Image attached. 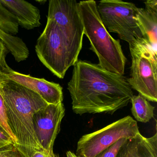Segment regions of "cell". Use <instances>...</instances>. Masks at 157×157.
<instances>
[{"instance_id":"1","label":"cell","mask_w":157,"mask_h":157,"mask_svg":"<svg viewBox=\"0 0 157 157\" xmlns=\"http://www.w3.org/2000/svg\"><path fill=\"white\" fill-rule=\"evenodd\" d=\"M72 109L77 114L114 113L131 101L132 89L125 77L98 64L78 60L68 83Z\"/></svg>"},{"instance_id":"2","label":"cell","mask_w":157,"mask_h":157,"mask_svg":"<svg viewBox=\"0 0 157 157\" xmlns=\"http://www.w3.org/2000/svg\"><path fill=\"white\" fill-rule=\"evenodd\" d=\"M0 93L9 125L17 140L14 147L21 157H32L34 152L44 150L36 135L33 117L48 104L33 91L10 80H0Z\"/></svg>"},{"instance_id":"3","label":"cell","mask_w":157,"mask_h":157,"mask_svg":"<svg viewBox=\"0 0 157 157\" xmlns=\"http://www.w3.org/2000/svg\"><path fill=\"white\" fill-rule=\"evenodd\" d=\"M78 10L84 28V34L90 40V49L99 59L98 65L115 74L123 76L127 59L120 41L113 38L103 24L96 2L80 1Z\"/></svg>"},{"instance_id":"4","label":"cell","mask_w":157,"mask_h":157,"mask_svg":"<svg viewBox=\"0 0 157 157\" xmlns=\"http://www.w3.org/2000/svg\"><path fill=\"white\" fill-rule=\"evenodd\" d=\"M82 42L63 31L52 20L37 40L36 52L41 62L54 75L63 79L78 60Z\"/></svg>"},{"instance_id":"5","label":"cell","mask_w":157,"mask_h":157,"mask_svg":"<svg viewBox=\"0 0 157 157\" xmlns=\"http://www.w3.org/2000/svg\"><path fill=\"white\" fill-rule=\"evenodd\" d=\"M129 47L132 63L128 82L148 101L156 102L157 52L143 38L129 44Z\"/></svg>"},{"instance_id":"6","label":"cell","mask_w":157,"mask_h":157,"mask_svg":"<svg viewBox=\"0 0 157 157\" xmlns=\"http://www.w3.org/2000/svg\"><path fill=\"white\" fill-rule=\"evenodd\" d=\"M101 21L108 33L131 44L143 38L137 19V7L121 0H101L97 4Z\"/></svg>"},{"instance_id":"7","label":"cell","mask_w":157,"mask_h":157,"mask_svg":"<svg viewBox=\"0 0 157 157\" xmlns=\"http://www.w3.org/2000/svg\"><path fill=\"white\" fill-rule=\"evenodd\" d=\"M140 133L136 121L128 116L82 136L77 144V155L78 157H95L121 139H131Z\"/></svg>"},{"instance_id":"8","label":"cell","mask_w":157,"mask_h":157,"mask_svg":"<svg viewBox=\"0 0 157 157\" xmlns=\"http://www.w3.org/2000/svg\"><path fill=\"white\" fill-rule=\"evenodd\" d=\"M65 114L63 103L48 104L35 113L33 126L38 141L43 148L54 154L53 147Z\"/></svg>"},{"instance_id":"9","label":"cell","mask_w":157,"mask_h":157,"mask_svg":"<svg viewBox=\"0 0 157 157\" xmlns=\"http://www.w3.org/2000/svg\"><path fill=\"white\" fill-rule=\"evenodd\" d=\"M48 19L79 41H83L84 28L80 15L78 3L75 0H50Z\"/></svg>"},{"instance_id":"10","label":"cell","mask_w":157,"mask_h":157,"mask_svg":"<svg viewBox=\"0 0 157 157\" xmlns=\"http://www.w3.org/2000/svg\"><path fill=\"white\" fill-rule=\"evenodd\" d=\"M8 79L19 83L39 94L48 104L62 102V88L58 83L16 72L8 66L0 74V80Z\"/></svg>"},{"instance_id":"11","label":"cell","mask_w":157,"mask_h":157,"mask_svg":"<svg viewBox=\"0 0 157 157\" xmlns=\"http://www.w3.org/2000/svg\"><path fill=\"white\" fill-rule=\"evenodd\" d=\"M0 2L14 15L18 24L26 30L41 25V15L38 8L24 0H0Z\"/></svg>"},{"instance_id":"12","label":"cell","mask_w":157,"mask_h":157,"mask_svg":"<svg viewBox=\"0 0 157 157\" xmlns=\"http://www.w3.org/2000/svg\"><path fill=\"white\" fill-rule=\"evenodd\" d=\"M116 157H157V133L147 138L139 133L120 148Z\"/></svg>"},{"instance_id":"13","label":"cell","mask_w":157,"mask_h":157,"mask_svg":"<svg viewBox=\"0 0 157 157\" xmlns=\"http://www.w3.org/2000/svg\"><path fill=\"white\" fill-rule=\"evenodd\" d=\"M136 17L143 39L157 52V12L138 8Z\"/></svg>"},{"instance_id":"14","label":"cell","mask_w":157,"mask_h":157,"mask_svg":"<svg viewBox=\"0 0 157 157\" xmlns=\"http://www.w3.org/2000/svg\"><path fill=\"white\" fill-rule=\"evenodd\" d=\"M0 40L17 62H20L28 58L30 54L29 49L21 38L7 33L0 28Z\"/></svg>"},{"instance_id":"15","label":"cell","mask_w":157,"mask_h":157,"mask_svg":"<svg viewBox=\"0 0 157 157\" xmlns=\"http://www.w3.org/2000/svg\"><path fill=\"white\" fill-rule=\"evenodd\" d=\"M130 102L131 113L137 121L146 123L153 118L155 108L142 95H134Z\"/></svg>"},{"instance_id":"16","label":"cell","mask_w":157,"mask_h":157,"mask_svg":"<svg viewBox=\"0 0 157 157\" xmlns=\"http://www.w3.org/2000/svg\"><path fill=\"white\" fill-rule=\"evenodd\" d=\"M19 26L14 15L0 2V28L13 36L18 33Z\"/></svg>"},{"instance_id":"17","label":"cell","mask_w":157,"mask_h":157,"mask_svg":"<svg viewBox=\"0 0 157 157\" xmlns=\"http://www.w3.org/2000/svg\"><path fill=\"white\" fill-rule=\"evenodd\" d=\"M0 127L10 137L15 145L17 144V140L13 135L8 121L7 117V108L4 102V99L0 93Z\"/></svg>"},{"instance_id":"18","label":"cell","mask_w":157,"mask_h":157,"mask_svg":"<svg viewBox=\"0 0 157 157\" xmlns=\"http://www.w3.org/2000/svg\"><path fill=\"white\" fill-rule=\"evenodd\" d=\"M128 139L122 138L100 152L95 157H116L118 151Z\"/></svg>"},{"instance_id":"19","label":"cell","mask_w":157,"mask_h":157,"mask_svg":"<svg viewBox=\"0 0 157 157\" xmlns=\"http://www.w3.org/2000/svg\"><path fill=\"white\" fill-rule=\"evenodd\" d=\"M0 157H21L14 145H11L0 149Z\"/></svg>"},{"instance_id":"20","label":"cell","mask_w":157,"mask_h":157,"mask_svg":"<svg viewBox=\"0 0 157 157\" xmlns=\"http://www.w3.org/2000/svg\"><path fill=\"white\" fill-rule=\"evenodd\" d=\"M9 52L4 44L0 40V74L9 66L6 61V56Z\"/></svg>"},{"instance_id":"21","label":"cell","mask_w":157,"mask_h":157,"mask_svg":"<svg viewBox=\"0 0 157 157\" xmlns=\"http://www.w3.org/2000/svg\"><path fill=\"white\" fill-rule=\"evenodd\" d=\"M11 145H14L12 140L0 127V149Z\"/></svg>"},{"instance_id":"22","label":"cell","mask_w":157,"mask_h":157,"mask_svg":"<svg viewBox=\"0 0 157 157\" xmlns=\"http://www.w3.org/2000/svg\"><path fill=\"white\" fill-rule=\"evenodd\" d=\"M145 9L151 12H157V0H149L145 2Z\"/></svg>"},{"instance_id":"23","label":"cell","mask_w":157,"mask_h":157,"mask_svg":"<svg viewBox=\"0 0 157 157\" xmlns=\"http://www.w3.org/2000/svg\"><path fill=\"white\" fill-rule=\"evenodd\" d=\"M32 157H58L55 154H51L45 150L38 151L33 153Z\"/></svg>"},{"instance_id":"24","label":"cell","mask_w":157,"mask_h":157,"mask_svg":"<svg viewBox=\"0 0 157 157\" xmlns=\"http://www.w3.org/2000/svg\"><path fill=\"white\" fill-rule=\"evenodd\" d=\"M67 157H78L76 154H75L73 152H71L70 151H67Z\"/></svg>"}]
</instances>
